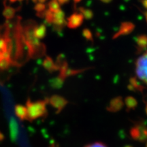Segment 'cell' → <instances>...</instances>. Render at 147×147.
<instances>
[{
  "instance_id": "19",
  "label": "cell",
  "mask_w": 147,
  "mask_h": 147,
  "mask_svg": "<svg viewBox=\"0 0 147 147\" xmlns=\"http://www.w3.org/2000/svg\"><path fill=\"white\" fill-rule=\"evenodd\" d=\"M84 147H108L105 144H104L103 142H96L91 143V144H89L86 145Z\"/></svg>"
},
{
  "instance_id": "15",
  "label": "cell",
  "mask_w": 147,
  "mask_h": 147,
  "mask_svg": "<svg viewBox=\"0 0 147 147\" xmlns=\"http://www.w3.org/2000/svg\"><path fill=\"white\" fill-rule=\"evenodd\" d=\"M16 114L21 121L27 120V111L26 107L18 105L16 107Z\"/></svg>"
},
{
  "instance_id": "23",
  "label": "cell",
  "mask_w": 147,
  "mask_h": 147,
  "mask_svg": "<svg viewBox=\"0 0 147 147\" xmlns=\"http://www.w3.org/2000/svg\"><path fill=\"white\" fill-rule=\"evenodd\" d=\"M100 1H102V2H104V3H108L111 2L112 0H100Z\"/></svg>"
},
{
  "instance_id": "3",
  "label": "cell",
  "mask_w": 147,
  "mask_h": 147,
  "mask_svg": "<svg viewBox=\"0 0 147 147\" xmlns=\"http://www.w3.org/2000/svg\"><path fill=\"white\" fill-rule=\"evenodd\" d=\"M130 136L134 140L140 142H147V125L142 123H137L130 129Z\"/></svg>"
},
{
  "instance_id": "18",
  "label": "cell",
  "mask_w": 147,
  "mask_h": 147,
  "mask_svg": "<svg viewBox=\"0 0 147 147\" xmlns=\"http://www.w3.org/2000/svg\"><path fill=\"white\" fill-rule=\"evenodd\" d=\"M82 36L89 41H93V34L89 29H84L82 31Z\"/></svg>"
},
{
  "instance_id": "16",
  "label": "cell",
  "mask_w": 147,
  "mask_h": 147,
  "mask_svg": "<svg viewBox=\"0 0 147 147\" xmlns=\"http://www.w3.org/2000/svg\"><path fill=\"white\" fill-rule=\"evenodd\" d=\"M78 12L79 13L82 14L84 19L85 18L87 20H90L93 17V11L90 10V9L83 8V7H80V8H78Z\"/></svg>"
},
{
  "instance_id": "21",
  "label": "cell",
  "mask_w": 147,
  "mask_h": 147,
  "mask_svg": "<svg viewBox=\"0 0 147 147\" xmlns=\"http://www.w3.org/2000/svg\"><path fill=\"white\" fill-rule=\"evenodd\" d=\"M57 1L60 4H64V3L68 2L69 0H57Z\"/></svg>"
},
{
  "instance_id": "17",
  "label": "cell",
  "mask_w": 147,
  "mask_h": 147,
  "mask_svg": "<svg viewBox=\"0 0 147 147\" xmlns=\"http://www.w3.org/2000/svg\"><path fill=\"white\" fill-rule=\"evenodd\" d=\"M49 10L53 12H57L61 10V4L57 0H51L48 3Z\"/></svg>"
},
{
  "instance_id": "8",
  "label": "cell",
  "mask_w": 147,
  "mask_h": 147,
  "mask_svg": "<svg viewBox=\"0 0 147 147\" xmlns=\"http://www.w3.org/2000/svg\"><path fill=\"white\" fill-rule=\"evenodd\" d=\"M53 24H54L55 27L58 28H63L66 25L65 14L61 9L57 12H53Z\"/></svg>"
},
{
  "instance_id": "22",
  "label": "cell",
  "mask_w": 147,
  "mask_h": 147,
  "mask_svg": "<svg viewBox=\"0 0 147 147\" xmlns=\"http://www.w3.org/2000/svg\"><path fill=\"white\" fill-rule=\"evenodd\" d=\"M3 139H4V136H3V134L0 131V142L3 141Z\"/></svg>"
},
{
  "instance_id": "27",
  "label": "cell",
  "mask_w": 147,
  "mask_h": 147,
  "mask_svg": "<svg viewBox=\"0 0 147 147\" xmlns=\"http://www.w3.org/2000/svg\"><path fill=\"white\" fill-rule=\"evenodd\" d=\"M145 112H146V114L147 115V104H146V106H145Z\"/></svg>"
},
{
  "instance_id": "13",
  "label": "cell",
  "mask_w": 147,
  "mask_h": 147,
  "mask_svg": "<svg viewBox=\"0 0 147 147\" xmlns=\"http://www.w3.org/2000/svg\"><path fill=\"white\" fill-rule=\"evenodd\" d=\"M64 81H65L64 79L61 78L59 76H57L55 78L51 79L49 83H50V86L53 89H60L61 88L63 87Z\"/></svg>"
},
{
  "instance_id": "14",
  "label": "cell",
  "mask_w": 147,
  "mask_h": 147,
  "mask_svg": "<svg viewBox=\"0 0 147 147\" xmlns=\"http://www.w3.org/2000/svg\"><path fill=\"white\" fill-rule=\"evenodd\" d=\"M34 36L37 39H42L45 38L47 34V28L45 25H40L34 29Z\"/></svg>"
},
{
  "instance_id": "28",
  "label": "cell",
  "mask_w": 147,
  "mask_h": 147,
  "mask_svg": "<svg viewBox=\"0 0 147 147\" xmlns=\"http://www.w3.org/2000/svg\"><path fill=\"white\" fill-rule=\"evenodd\" d=\"M145 17H146V22H147V11L146 12H145Z\"/></svg>"
},
{
  "instance_id": "25",
  "label": "cell",
  "mask_w": 147,
  "mask_h": 147,
  "mask_svg": "<svg viewBox=\"0 0 147 147\" xmlns=\"http://www.w3.org/2000/svg\"><path fill=\"white\" fill-rule=\"evenodd\" d=\"M50 147H58V146H57V145L55 144H51V146H50Z\"/></svg>"
},
{
  "instance_id": "7",
  "label": "cell",
  "mask_w": 147,
  "mask_h": 147,
  "mask_svg": "<svg viewBox=\"0 0 147 147\" xmlns=\"http://www.w3.org/2000/svg\"><path fill=\"white\" fill-rule=\"evenodd\" d=\"M124 106V101L122 97H115L110 101L109 104L106 108L108 111L110 113H117L122 109Z\"/></svg>"
},
{
  "instance_id": "2",
  "label": "cell",
  "mask_w": 147,
  "mask_h": 147,
  "mask_svg": "<svg viewBox=\"0 0 147 147\" xmlns=\"http://www.w3.org/2000/svg\"><path fill=\"white\" fill-rule=\"evenodd\" d=\"M136 74L139 80L147 84V51L136 61Z\"/></svg>"
},
{
  "instance_id": "6",
  "label": "cell",
  "mask_w": 147,
  "mask_h": 147,
  "mask_svg": "<svg viewBox=\"0 0 147 147\" xmlns=\"http://www.w3.org/2000/svg\"><path fill=\"white\" fill-rule=\"evenodd\" d=\"M135 29V25L131 22H123L121 24L119 31L114 35L113 39H117L119 37L130 34Z\"/></svg>"
},
{
  "instance_id": "26",
  "label": "cell",
  "mask_w": 147,
  "mask_h": 147,
  "mask_svg": "<svg viewBox=\"0 0 147 147\" xmlns=\"http://www.w3.org/2000/svg\"><path fill=\"white\" fill-rule=\"evenodd\" d=\"M80 1H81V0H74V3H78V2H80Z\"/></svg>"
},
{
  "instance_id": "12",
  "label": "cell",
  "mask_w": 147,
  "mask_h": 147,
  "mask_svg": "<svg viewBox=\"0 0 147 147\" xmlns=\"http://www.w3.org/2000/svg\"><path fill=\"white\" fill-rule=\"evenodd\" d=\"M124 104L128 110L136 109L138 106V101L133 96H127L124 100Z\"/></svg>"
},
{
  "instance_id": "5",
  "label": "cell",
  "mask_w": 147,
  "mask_h": 147,
  "mask_svg": "<svg viewBox=\"0 0 147 147\" xmlns=\"http://www.w3.org/2000/svg\"><path fill=\"white\" fill-rule=\"evenodd\" d=\"M84 18L79 12H74L67 18L66 25L69 29H76L81 26L83 23Z\"/></svg>"
},
{
  "instance_id": "1",
  "label": "cell",
  "mask_w": 147,
  "mask_h": 147,
  "mask_svg": "<svg viewBox=\"0 0 147 147\" xmlns=\"http://www.w3.org/2000/svg\"><path fill=\"white\" fill-rule=\"evenodd\" d=\"M48 100L38 101L36 102H32L28 100L27 102V120L34 121L36 119L44 117L47 115V104Z\"/></svg>"
},
{
  "instance_id": "10",
  "label": "cell",
  "mask_w": 147,
  "mask_h": 147,
  "mask_svg": "<svg viewBox=\"0 0 147 147\" xmlns=\"http://www.w3.org/2000/svg\"><path fill=\"white\" fill-rule=\"evenodd\" d=\"M43 66L47 71H50V72L58 71L57 67L56 64H55V62L53 61V59L51 57L48 56L45 58V59L44 60Z\"/></svg>"
},
{
  "instance_id": "9",
  "label": "cell",
  "mask_w": 147,
  "mask_h": 147,
  "mask_svg": "<svg viewBox=\"0 0 147 147\" xmlns=\"http://www.w3.org/2000/svg\"><path fill=\"white\" fill-rule=\"evenodd\" d=\"M137 45V49L139 51H143L147 49V36L140 35L136 39Z\"/></svg>"
},
{
  "instance_id": "11",
  "label": "cell",
  "mask_w": 147,
  "mask_h": 147,
  "mask_svg": "<svg viewBox=\"0 0 147 147\" xmlns=\"http://www.w3.org/2000/svg\"><path fill=\"white\" fill-rule=\"evenodd\" d=\"M127 87L128 89H129L130 91H142L143 89H144V87L138 81V80L136 77H131V78L129 79V82Z\"/></svg>"
},
{
  "instance_id": "30",
  "label": "cell",
  "mask_w": 147,
  "mask_h": 147,
  "mask_svg": "<svg viewBox=\"0 0 147 147\" xmlns=\"http://www.w3.org/2000/svg\"><path fill=\"white\" fill-rule=\"evenodd\" d=\"M145 147H147V142H146V146H145Z\"/></svg>"
},
{
  "instance_id": "20",
  "label": "cell",
  "mask_w": 147,
  "mask_h": 147,
  "mask_svg": "<svg viewBox=\"0 0 147 147\" xmlns=\"http://www.w3.org/2000/svg\"><path fill=\"white\" fill-rule=\"evenodd\" d=\"M141 3H142L143 7L147 10V0H141Z\"/></svg>"
},
{
  "instance_id": "29",
  "label": "cell",
  "mask_w": 147,
  "mask_h": 147,
  "mask_svg": "<svg viewBox=\"0 0 147 147\" xmlns=\"http://www.w3.org/2000/svg\"><path fill=\"white\" fill-rule=\"evenodd\" d=\"M125 147H132L131 146H129V145H127V146H125Z\"/></svg>"
},
{
  "instance_id": "4",
  "label": "cell",
  "mask_w": 147,
  "mask_h": 147,
  "mask_svg": "<svg viewBox=\"0 0 147 147\" xmlns=\"http://www.w3.org/2000/svg\"><path fill=\"white\" fill-rule=\"evenodd\" d=\"M47 100L48 103L56 110L57 114L60 113L68 104V101L59 95H53Z\"/></svg>"
},
{
  "instance_id": "24",
  "label": "cell",
  "mask_w": 147,
  "mask_h": 147,
  "mask_svg": "<svg viewBox=\"0 0 147 147\" xmlns=\"http://www.w3.org/2000/svg\"><path fill=\"white\" fill-rule=\"evenodd\" d=\"M38 1H39L40 3H43L44 2H45V1H47V0H38Z\"/></svg>"
}]
</instances>
